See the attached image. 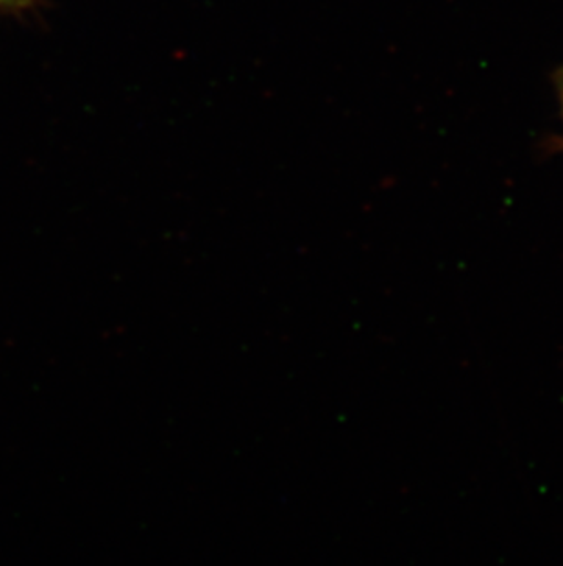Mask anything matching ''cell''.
Returning <instances> with one entry per match:
<instances>
[{
  "label": "cell",
  "mask_w": 563,
  "mask_h": 566,
  "mask_svg": "<svg viewBox=\"0 0 563 566\" xmlns=\"http://www.w3.org/2000/svg\"><path fill=\"white\" fill-rule=\"evenodd\" d=\"M15 2H19V0H0V6L15 4Z\"/></svg>",
  "instance_id": "obj_1"
}]
</instances>
